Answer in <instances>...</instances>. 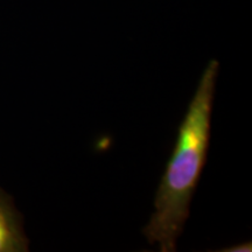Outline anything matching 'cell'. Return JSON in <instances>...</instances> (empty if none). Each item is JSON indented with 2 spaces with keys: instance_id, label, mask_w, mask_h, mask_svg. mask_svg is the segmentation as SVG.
Instances as JSON below:
<instances>
[{
  "instance_id": "6da1fadb",
  "label": "cell",
  "mask_w": 252,
  "mask_h": 252,
  "mask_svg": "<svg viewBox=\"0 0 252 252\" xmlns=\"http://www.w3.org/2000/svg\"><path fill=\"white\" fill-rule=\"evenodd\" d=\"M220 64L212 60L204 69L184 121L172 157L158 187L154 213L143 232L161 252H174L189 217V207L207 160L212 112Z\"/></svg>"
},
{
  "instance_id": "3957f363",
  "label": "cell",
  "mask_w": 252,
  "mask_h": 252,
  "mask_svg": "<svg viewBox=\"0 0 252 252\" xmlns=\"http://www.w3.org/2000/svg\"><path fill=\"white\" fill-rule=\"evenodd\" d=\"M223 251H230V252H237V251H251V243H243V244H238L235 245V247H231L229 249H224Z\"/></svg>"
},
{
  "instance_id": "7a4b0ae2",
  "label": "cell",
  "mask_w": 252,
  "mask_h": 252,
  "mask_svg": "<svg viewBox=\"0 0 252 252\" xmlns=\"http://www.w3.org/2000/svg\"><path fill=\"white\" fill-rule=\"evenodd\" d=\"M28 250V239L24 232L23 217L15 209L13 198L0 188V252Z\"/></svg>"
}]
</instances>
